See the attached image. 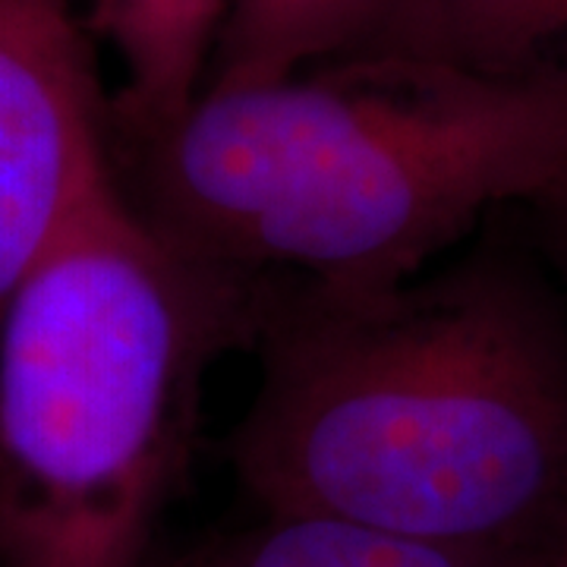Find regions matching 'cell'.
I'll list each match as a JSON object with an SVG mask.
<instances>
[{
    "mask_svg": "<svg viewBox=\"0 0 567 567\" xmlns=\"http://www.w3.org/2000/svg\"><path fill=\"white\" fill-rule=\"evenodd\" d=\"M227 461L256 511L567 567V306L486 237L385 287L256 284Z\"/></svg>",
    "mask_w": 567,
    "mask_h": 567,
    "instance_id": "1",
    "label": "cell"
},
{
    "mask_svg": "<svg viewBox=\"0 0 567 567\" xmlns=\"http://www.w3.org/2000/svg\"><path fill=\"white\" fill-rule=\"evenodd\" d=\"M567 164V73L498 80L398 51L208 85L123 148L126 203L244 284L385 287L445 259Z\"/></svg>",
    "mask_w": 567,
    "mask_h": 567,
    "instance_id": "2",
    "label": "cell"
},
{
    "mask_svg": "<svg viewBox=\"0 0 567 567\" xmlns=\"http://www.w3.org/2000/svg\"><path fill=\"white\" fill-rule=\"evenodd\" d=\"M252 284L186 262L121 181L0 312V567H145Z\"/></svg>",
    "mask_w": 567,
    "mask_h": 567,
    "instance_id": "3",
    "label": "cell"
},
{
    "mask_svg": "<svg viewBox=\"0 0 567 567\" xmlns=\"http://www.w3.org/2000/svg\"><path fill=\"white\" fill-rule=\"evenodd\" d=\"M114 183L111 99L70 0H0V312Z\"/></svg>",
    "mask_w": 567,
    "mask_h": 567,
    "instance_id": "4",
    "label": "cell"
},
{
    "mask_svg": "<svg viewBox=\"0 0 567 567\" xmlns=\"http://www.w3.org/2000/svg\"><path fill=\"white\" fill-rule=\"evenodd\" d=\"M234 0H92V29L121 66L114 152L164 133L203 95Z\"/></svg>",
    "mask_w": 567,
    "mask_h": 567,
    "instance_id": "5",
    "label": "cell"
},
{
    "mask_svg": "<svg viewBox=\"0 0 567 567\" xmlns=\"http://www.w3.org/2000/svg\"><path fill=\"white\" fill-rule=\"evenodd\" d=\"M369 51L498 80L567 73V0H391Z\"/></svg>",
    "mask_w": 567,
    "mask_h": 567,
    "instance_id": "6",
    "label": "cell"
},
{
    "mask_svg": "<svg viewBox=\"0 0 567 567\" xmlns=\"http://www.w3.org/2000/svg\"><path fill=\"white\" fill-rule=\"evenodd\" d=\"M145 567H561L536 558L473 555L398 539L319 514H271L212 529L183 546H155Z\"/></svg>",
    "mask_w": 567,
    "mask_h": 567,
    "instance_id": "7",
    "label": "cell"
},
{
    "mask_svg": "<svg viewBox=\"0 0 567 567\" xmlns=\"http://www.w3.org/2000/svg\"><path fill=\"white\" fill-rule=\"evenodd\" d=\"M388 7L391 0H234L205 89L281 80L369 51Z\"/></svg>",
    "mask_w": 567,
    "mask_h": 567,
    "instance_id": "8",
    "label": "cell"
},
{
    "mask_svg": "<svg viewBox=\"0 0 567 567\" xmlns=\"http://www.w3.org/2000/svg\"><path fill=\"white\" fill-rule=\"evenodd\" d=\"M520 208L527 212L533 249L567 284V164Z\"/></svg>",
    "mask_w": 567,
    "mask_h": 567,
    "instance_id": "9",
    "label": "cell"
}]
</instances>
